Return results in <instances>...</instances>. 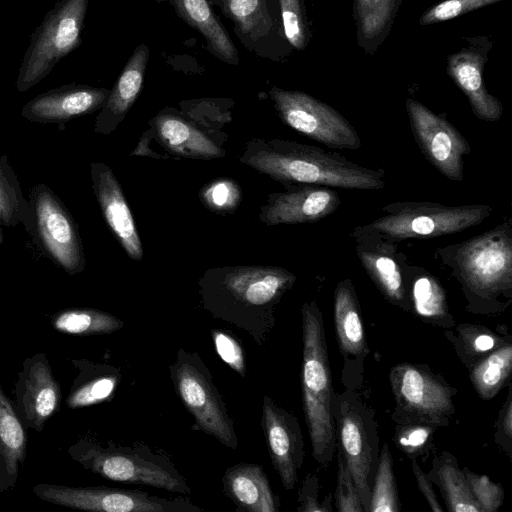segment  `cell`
Returning <instances> with one entry per match:
<instances>
[{"mask_svg":"<svg viewBox=\"0 0 512 512\" xmlns=\"http://www.w3.org/2000/svg\"><path fill=\"white\" fill-rule=\"evenodd\" d=\"M404 279L410 284V300L415 312L427 319L447 315L445 291L439 281L424 268L403 265Z\"/></svg>","mask_w":512,"mask_h":512,"instance_id":"obj_30","label":"cell"},{"mask_svg":"<svg viewBox=\"0 0 512 512\" xmlns=\"http://www.w3.org/2000/svg\"><path fill=\"white\" fill-rule=\"evenodd\" d=\"M317 487V478L312 474H308L299 493L300 506L298 511H326L317 501Z\"/></svg>","mask_w":512,"mask_h":512,"instance_id":"obj_44","label":"cell"},{"mask_svg":"<svg viewBox=\"0 0 512 512\" xmlns=\"http://www.w3.org/2000/svg\"><path fill=\"white\" fill-rule=\"evenodd\" d=\"M33 493L40 499L60 506L93 512H203L182 498L166 499L138 489L68 487L38 484Z\"/></svg>","mask_w":512,"mask_h":512,"instance_id":"obj_9","label":"cell"},{"mask_svg":"<svg viewBox=\"0 0 512 512\" xmlns=\"http://www.w3.org/2000/svg\"><path fill=\"white\" fill-rule=\"evenodd\" d=\"M466 46L447 57L446 71L467 97L475 116L496 122L503 115V105L490 94L483 81V70L493 47L490 36L465 37Z\"/></svg>","mask_w":512,"mask_h":512,"instance_id":"obj_16","label":"cell"},{"mask_svg":"<svg viewBox=\"0 0 512 512\" xmlns=\"http://www.w3.org/2000/svg\"><path fill=\"white\" fill-rule=\"evenodd\" d=\"M412 469L416 477L418 487L422 494L424 495V497L426 498L427 502L429 503L431 510L436 512H442L443 509L437 500L436 494L432 489L431 483L429 482L428 478L422 472V470L415 461L412 462Z\"/></svg>","mask_w":512,"mask_h":512,"instance_id":"obj_45","label":"cell"},{"mask_svg":"<svg viewBox=\"0 0 512 512\" xmlns=\"http://www.w3.org/2000/svg\"><path fill=\"white\" fill-rule=\"evenodd\" d=\"M269 94L280 119L300 134L334 149L362 146L353 125L330 105L307 93L278 87Z\"/></svg>","mask_w":512,"mask_h":512,"instance_id":"obj_10","label":"cell"},{"mask_svg":"<svg viewBox=\"0 0 512 512\" xmlns=\"http://www.w3.org/2000/svg\"><path fill=\"white\" fill-rule=\"evenodd\" d=\"M179 15L196 28L223 61L237 63L238 52L207 0H173Z\"/></svg>","mask_w":512,"mask_h":512,"instance_id":"obj_29","label":"cell"},{"mask_svg":"<svg viewBox=\"0 0 512 512\" xmlns=\"http://www.w3.org/2000/svg\"><path fill=\"white\" fill-rule=\"evenodd\" d=\"M229 17L245 34L257 38L271 28V17L264 0H223Z\"/></svg>","mask_w":512,"mask_h":512,"instance_id":"obj_35","label":"cell"},{"mask_svg":"<svg viewBox=\"0 0 512 512\" xmlns=\"http://www.w3.org/2000/svg\"><path fill=\"white\" fill-rule=\"evenodd\" d=\"M432 434L429 425L414 424L400 429L397 433L398 446L407 453H414L422 449Z\"/></svg>","mask_w":512,"mask_h":512,"instance_id":"obj_43","label":"cell"},{"mask_svg":"<svg viewBox=\"0 0 512 512\" xmlns=\"http://www.w3.org/2000/svg\"><path fill=\"white\" fill-rule=\"evenodd\" d=\"M340 202L337 191L330 187L293 185L285 192L270 194L260 209L259 219L268 226L313 223L335 212Z\"/></svg>","mask_w":512,"mask_h":512,"instance_id":"obj_19","label":"cell"},{"mask_svg":"<svg viewBox=\"0 0 512 512\" xmlns=\"http://www.w3.org/2000/svg\"><path fill=\"white\" fill-rule=\"evenodd\" d=\"M157 1H162V0H157Z\"/></svg>","mask_w":512,"mask_h":512,"instance_id":"obj_49","label":"cell"},{"mask_svg":"<svg viewBox=\"0 0 512 512\" xmlns=\"http://www.w3.org/2000/svg\"><path fill=\"white\" fill-rule=\"evenodd\" d=\"M512 346H500L478 362L471 371V380L483 399H490L501 389L510 376Z\"/></svg>","mask_w":512,"mask_h":512,"instance_id":"obj_33","label":"cell"},{"mask_svg":"<svg viewBox=\"0 0 512 512\" xmlns=\"http://www.w3.org/2000/svg\"><path fill=\"white\" fill-rule=\"evenodd\" d=\"M497 345L496 337L489 332H481L475 335L471 340V347L475 353H487L495 349Z\"/></svg>","mask_w":512,"mask_h":512,"instance_id":"obj_46","label":"cell"},{"mask_svg":"<svg viewBox=\"0 0 512 512\" xmlns=\"http://www.w3.org/2000/svg\"><path fill=\"white\" fill-rule=\"evenodd\" d=\"M26 450V429L0 382V494L16 485Z\"/></svg>","mask_w":512,"mask_h":512,"instance_id":"obj_25","label":"cell"},{"mask_svg":"<svg viewBox=\"0 0 512 512\" xmlns=\"http://www.w3.org/2000/svg\"><path fill=\"white\" fill-rule=\"evenodd\" d=\"M67 451L73 461L103 478L185 495L191 493L186 478L167 456L155 454L141 444L119 446L109 441L104 445L83 436Z\"/></svg>","mask_w":512,"mask_h":512,"instance_id":"obj_5","label":"cell"},{"mask_svg":"<svg viewBox=\"0 0 512 512\" xmlns=\"http://www.w3.org/2000/svg\"><path fill=\"white\" fill-rule=\"evenodd\" d=\"M261 427L272 465L283 487L291 490L304 460V441L298 420L265 395Z\"/></svg>","mask_w":512,"mask_h":512,"instance_id":"obj_17","label":"cell"},{"mask_svg":"<svg viewBox=\"0 0 512 512\" xmlns=\"http://www.w3.org/2000/svg\"><path fill=\"white\" fill-rule=\"evenodd\" d=\"M51 324L58 332L80 336L111 334L124 325L116 316L94 308L58 311L52 316Z\"/></svg>","mask_w":512,"mask_h":512,"instance_id":"obj_32","label":"cell"},{"mask_svg":"<svg viewBox=\"0 0 512 512\" xmlns=\"http://www.w3.org/2000/svg\"><path fill=\"white\" fill-rule=\"evenodd\" d=\"M390 380L400 407L429 423L439 424L454 411L450 389L423 368L394 366Z\"/></svg>","mask_w":512,"mask_h":512,"instance_id":"obj_18","label":"cell"},{"mask_svg":"<svg viewBox=\"0 0 512 512\" xmlns=\"http://www.w3.org/2000/svg\"><path fill=\"white\" fill-rule=\"evenodd\" d=\"M439 482L444 490L449 509L453 512H482L464 472L452 463L438 470Z\"/></svg>","mask_w":512,"mask_h":512,"instance_id":"obj_36","label":"cell"},{"mask_svg":"<svg viewBox=\"0 0 512 512\" xmlns=\"http://www.w3.org/2000/svg\"><path fill=\"white\" fill-rule=\"evenodd\" d=\"M152 129L160 144L174 155L193 159L225 155L207 132L182 116L162 111L153 119Z\"/></svg>","mask_w":512,"mask_h":512,"instance_id":"obj_23","label":"cell"},{"mask_svg":"<svg viewBox=\"0 0 512 512\" xmlns=\"http://www.w3.org/2000/svg\"><path fill=\"white\" fill-rule=\"evenodd\" d=\"M2 241V230H1V225H0V243Z\"/></svg>","mask_w":512,"mask_h":512,"instance_id":"obj_48","label":"cell"},{"mask_svg":"<svg viewBox=\"0 0 512 512\" xmlns=\"http://www.w3.org/2000/svg\"><path fill=\"white\" fill-rule=\"evenodd\" d=\"M465 476L470 489L482 512H494L503 502L502 488L493 483L486 475L474 474L466 470Z\"/></svg>","mask_w":512,"mask_h":512,"instance_id":"obj_42","label":"cell"},{"mask_svg":"<svg viewBox=\"0 0 512 512\" xmlns=\"http://www.w3.org/2000/svg\"><path fill=\"white\" fill-rule=\"evenodd\" d=\"M223 489L238 510L277 512L279 499L273 492L263 467L238 463L228 467L222 477Z\"/></svg>","mask_w":512,"mask_h":512,"instance_id":"obj_24","label":"cell"},{"mask_svg":"<svg viewBox=\"0 0 512 512\" xmlns=\"http://www.w3.org/2000/svg\"><path fill=\"white\" fill-rule=\"evenodd\" d=\"M32 232L39 247L69 275L81 273L85 256L78 227L49 186L36 185L30 195Z\"/></svg>","mask_w":512,"mask_h":512,"instance_id":"obj_11","label":"cell"},{"mask_svg":"<svg viewBox=\"0 0 512 512\" xmlns=\"http://www.w3.org/2000/svg\"><path fill=\"white\" fill-rule=\"evenodd\" d=\"M399 510L393 473V460L387 444H384L373 480L370 498L371 512H396Z\"/></svg>","mask_w":512,"mask_h":512,"instance_id":"obj_34","label":"cell"},{"mask_svg":"<svg viewBox=\"0 0 512 512\" xmlns=\"http://www.w3.org/2000/svg\"><path fill=\"white\" fill-rule=\"evenodd\" d=\"M302 401L312 453L328 464L336 446L332 383L322 313L315 301L302 306Z\"/></svg>","mask_w":512,"mask_h":512,"instance_id":"obj_3","label":"cell"},{"mask_svg":"<svg viewBox=\"0 0 512 512\" xmlns=\"http://www.w3.org/2000/svg\"><path fill=\"white\" fill-rule=\"evenodd\" d=\"M295 281L282 267L223 266L208 269L198 286L202 307L211 316L263 346L275 325V307Z\"/></svg>","mask_w":512,"mask_h":512,"instance_id":"obj_1","label":"cell"},{"mask_svg":"<svg viewBox=\"0 0 512 512\" xmlns=\"http://www.w3.org/2000/svg\"><path fill=\"white\" fill-rule=\"evenodd\" d=\"M334 322L341 351L355 357L367 353L362 320L353 283L341 280L334 292Z\"/></svg>","mask_w":512,"mask_h":512,"instance_id":"obj_28","label":"cell"},{"mask_svg":"<svg viewBox=\"0 0 512 512\" xmlns=\"http://www.w3.org/2000/svg\"><path fill=\"white\" fill-rule=\"evenodd\" d=\"M466 292L483 299L512 290V220L466 241L436 250Z\"/></svg>","mask_w":512,"mask_h":512,"instance_id":"obj_4","label":"cell"},{"mask_svg":"<svg viewBox=\"0 0 512 512\" xmlns=\"http://www.w3.org/2000/svg\"><path fill=\"white\" fill-rule=\"evenodd\" d=\"M402 0H354L357 43L373 55L389 35Z\"/></svg>","mask_w":512,"mask_h":512,"instance_id":"obj_27","label":"cell"},{"mask_svg":"<svg viewBox=\"0 0 512 512\" xmlns=\"http://www.w3.org/2000/svg\"><path fill=\"white\" fill-rule=\"evenodd\" d=\"M110 90L87 85H64L43 92L29 102L21 116L35 123H65L101 109Z\"/></svg>","mask_w":512,"mask_h":512,"instance_id":"obj_21","label":"cell"},{"mask_svg":"<svg viewBox=\"0 0 512 512\" xmlns=\"http://www.w3.org/2000/svg\"><path fill=\"white\" fill-rule=\"evenodd\" d=\"M284 35L289 44L303 50L309 42L302 0H279Z\"/></svg>","mask_w":512,"mask_h":512,"instance_id":"obj_38","label":"cell"},{"mask_svg":"<svg viewBox=\"0 0 512 512\" xmlns=\"http://www.w3.org/2000/svg\"><path fill=\"white\" fill-rule=\"evenodd\" d=\"M22 224L32 232L33 213L30 201L22 194L16 173L6 155L0 156V225L16 227Z\"/></svg>","mask_w":512,"mask_h":512,"instance_id":"obj_31","label":"cell"},{"mask_svg":"<svg viewBox=\"0 0 512 512\" xmlns=\"http://www.w3.org/2000/svg\"><path fill=\"white\" fill-rule=\"evenodd\" d=\"M169 372L176 394L194 418L195 428L236 449L238 438L233 421L200 355L178 349Z\"/></svg>","mask_w":512,"mask_h":512,"instance_id":"obj_6","label":"cell"},{"mask_svg":"<svg viewBox=\"0 0 512 512\" xmlns=\"http://www.w3.org/2000/svg\"><path fill=\"white\" fill-rule=\"evenodd\" d=\"M503 428H504V432L510 438L511 432H512V406H511L510 397L508 398V401L506 404V409L504 412Z\"/></svg>","mask_w":512,"mask_h":512,"instance_id":"obj_47","label":"cell"},{"mask_svg":"<svg viewBox=\"0 0 512 512\" xmlns=\"http://www.w3.org/2000/svg\"><path fill=\"white\" fill-rule=\"evenodd\" d=\"M62 399L45 353L27 357L15 383L14 409L25 429L42 432L46 422L59 410Z\"/></svg>","mask_w":512,"mask_h":512,"instance_id":"obj_14","label":"cell"},{"mask_svg":"<svg viewBox=\"0 0 512 512\" xmlns=\"http://www.w3.org/2000/svg\"><path fill=\"white\" fill-rule=\"evenodd\" d=\"M351 236L359 262L381 293L395 305L409 306L403 272L407 259L397 242L366 225L355 227Z\"/></svg>","mask_w":512,"mask_h":512,"instance_id":"obj_15","label":"cell"},{"mask_svg":"<svg viewBox=\"0 0 512 512\" xmlns=\"http://www.w3.org/2000/svg\"><path fill=\"white\" fill-rule=\"evenodd\" d=\"M406 111L412 134L424 157L452 181L464 179V156L471 147L466 138L446 118L418 100L407 98Z\"/></svg>","mask_w":512,"mask_h":512,"instance_id":"obj_12","label":"cell"},{"mask_svg":"<svg viewBox=\"0 0 512 512\" xmlns=\"http://www.w3.org/2000/svg\"><path fill=\"white\" fill-rule=\"evenodd\" d=\"M72 364L79 373L66 398L69 408L87 407L112 398L121 380L118 368L86 359H73Z\"/></svg>","mask_w":512,"mask_h":512,"instance_id":"obj_26","label":"cell"},{"mask_svg":"<svg viewBox=\"0 0 512 512\" xmlns=\"http://www.w3.org/2000/svg\"><path fill=\"white\" fill-rule=\"evenodd\" d=\"M240 161L286 187L313 184L377 190L385 186L383 169L363 167L339 153L293 140L253 138Z\"/></svg>","mask_w":512,"mask_h":512,"instance_id":"obj_2","label":"cell"},{"mask_svg":"<svg viewBox=\"0 0 512 512\" xmlns=\"http://www.w3.org/2000/svg\"><path fill=\"white\" fill-rule=\"evenodd\" d=\"M211 335L219 357L241 377L246 376L245 351L239 341L229 332L213 329Z\"/></svg>","mask_w":512,"mask_h":512,"instance_id":"obj_41","label":"cell"},{"mask_svg":"<svg viewBox=\"0 0 512 512\" xmlns=\"http://www.w3.org/2000/svg\"><path fill=\"white\" fill-rule=\"evenodd\" d=\"M338 482L335 493L336 507L340 512H365L353 477L340 451L337 453Z\"/></svg>","mask_w":512,"mask_h":512,"instance_id":"obj_40","label":"cell"},{"mask_svg":"<svg viewBox=\"0 0 512 512\" xmlns=\"http://www.w3.org/2000/svg\"><path fill=\"white\" fill-rule=\"evenodd\" d=\"M337 411L340 452L353 477L365 512L369 511L371 489L377 466V442L371 434L368 417L360 404L341 398Z\"/></svg>","mask_w":512,"mask_h":512,"instance_id":"obj_13","label":"cell"},{"mask_svg":"<svg viewBox=\"0 0 512 512\" xmlns=\"http://www.w3.org/2000/svg\"><path fill=\"white\" fill-rule=\"evenodd\" d=\"M385 214L366 226L398 242L408 238L449 235L482 223L492 212L488 204L445 206L434 202L387 204Z\"/></svg>","mask_w":512,"mask_h":512,"instance_id":"obj_8","label":"cell"},{"mask_svg":"<svg viewBox=\"0 0 512 512\" xmlns=\"http://www.w3.org/2000/svg\"><path fill=\"white\" fill-rule=\"evenodd\" d=\"M149 49L139 45L128 60L95 120L94 132L111 134L138 97L144 79Z\"/></svg>","mask_w":512,"mask_h":512,"instance_id":"obj_22","label":"cell"},{"mask_svg":"<svg viewBox=\"0 0 512 512\" xmlns=\"http://www.w3.org/2000/svg\"><path fill=\"white\" fill-rule=\"evenodd\" d=\"M500 1L503 0H444L425 11L419 18V24L425 26L451 20Z\"/></svg>","mask_w":512,"mask_h":512,"instance_id":"obj_39","label":"cell"},{"mask_svg":"<svg viewBox=\"0 0 512 512\" xmlns=\"http://www.w3.org/2000/svg\"><path fill=\"white\" fill-rule=\"evenodd\" d=\"M90 175L95 198L114 237L132 260H142V242L121 185L114 173L105 163L92 162Z\"/></svg>","mask_w":512,"mask_h":512,"instance_id":"obj_20","label":"cell"},{"mask_svg":"<svg viewBox=\"0 0 512 512\" xmlns=\"http://www.w3.org/2000/svg\"><path fill=\"white\" fill-rule=\"evenodd\" d=\"M88 0H59L31 36L16 88L26 92L81 44Z\"/></svg>","mask_w":512,"mask_h":512,"instance_id":"obj_7","label":"cell"},{"mask_svg":"<svg viewBox=\"0 0 512 512\" xmlns=\"http://www.w3.org/2000/svg\"><path fill=\"white\" fill-rule=\"evenodd\" d=\"M203 205L214 213L226 214L236 210L241 201V190L236 181L216 179L204 186L199 193Z\"/></svg>","mask_w":512,"mask_h":512,"instance_id":"obj_37","label":"cell"}]
</instances>
